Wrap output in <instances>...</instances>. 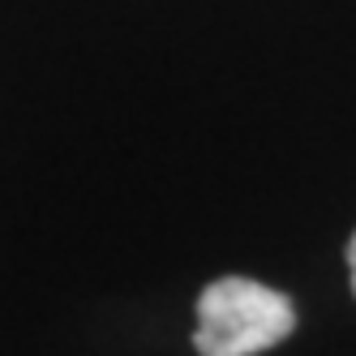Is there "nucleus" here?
Masks as SVG:
<instances>
[{
	"label": "nucleus",
	"mask_w": 356,
	"mask_h": 356,
	"mask_svg": "<svg viewBox=\"0 0 356 356\" xmlns=\"http://www.w3.org/2000/svg\"><path fill=\"white\" fill-rule=\"evenodd\" d=\"M348 266H352V292H356V236H352V245H348Z\"/></svg>",
	"instance_id": "nucleus-2"
},
{
	"label": "nucleus",
	"mask_w": 356,
	"mask_h": 356,
	"mask_svg": "<svg viewBox=\"0 0 356 356\" xmlns=\"http://www.w3.org/2000/svg\"><path fill=\"white\" fill-rule=\"evenodd\" d=\"M296 330V309L284 292L258 279L223 275L197 296V356H258L279 348Z\"/></svg>",
	"instance_id": "nucleus-1"
}]
</instances>
